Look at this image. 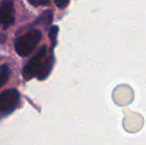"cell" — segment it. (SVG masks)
Listing matches in <instances>:
<instances>
[{
  "label": "cell",
  "mask_w": 146,
  "mask_h": 145,
  "mask_svg": "<svg viewBox=\"0 0 146 145\" xmlns=\"http://www.w3.org/2000/svg\"><path fill=\"white\" fill-rule=\"evenodd\" d=\"M28 2L34 6H43V5H49L50 0H28Z\"/></svg>",
  "instance_id": "cell-9"
},
{
  "label": "cell",
  "mask_w": 146,
  "mask_h": 145,
  "mask_svg": "<svg viewBox=\"0 0 146 145\" xmlns=\"http://www.w3.org/2000/svg\"><path fill=\"white\" fill-rule=\"evenodd\" d=\"M14 13L13 0H3L0 4V26L10 27L14 23Z\"/></svg>",
  "instance_id": "cell-4"
},
{
  "label": "cell",
  "mask_w": 146,
  "mask_h": 145,
  "mask_svg": "<svg viewBox=\"0 0 146 145\" xmlns=\"http://www.w3.org/2000/svg\"><path fill=\"white\" fill-rule=\"evenodd\" d=\"M42 39V33L39 30H33L21 36L15 41V51L19 56H28L36 48Z\"/></svg>",
  "instance_id": "cell-1"
},
{
  "label": "cell",
  "mask_w": 146,
  "mask_h": 145,
  "mask_svg": "<svg viewBox=\"0 0 146 145\" xmlns=\"http://www.w3.org/2000/svg\"><path fill=\"white\" fill-rule=\"evenodd\" d=\"M47 53V47L43 46L40 50L37 52V54L27 63L23 69V77L26 79H31L32 77H36L39 72V69L41 67V64L44 61V58Z\"/></svg>",
  "instance_id": "cell-3"
},
{
  "label": "cell",
  "mask_w": 146,
  "mask_h": 145,
  "mask_svg": "<svg viewBox=\"0 0 146 145\" xmlns=\"http://www.w3.org/2000/svg\"><path fill=\"white\" fill-rule=\"evenodd\" d=\"M54 1H55V4L57 5V7L65 8V7H67V6H68L70 0H54Z\"/></svg>",
  "instance_id": "cell-10"
},
{
  "label": "cell",
  "mask_w": 146,
  "mask_h": 145,
  "mask_svg": "<svg viewBox=\"0 0 146 145\" xmlns=\"http://www.w3.org/2000/svg\"><path fill=\"white\" fill-rule=\"evenodd\" d=\"M53 64H54V57L51 55L48 59H44V61L41 64V67L39 69V72L37 73L36 77L38 79H45L49 75L51 70H52Z\"/></svg>",
  "instance_id": "cell-5"
},
{
  "label": "cell",
  "mask_w": 146,
  "mask_h": 145,
  "mask_svg": "<svg viewBox=\"0 0 146 145\" xmlns=\"http://www.w3.org/2000/svg\"><path fill=\"white\" fill-rule=\"evenodd\" d=\"M58 31H59L58 26H52V27H51V29H50V32H49V37H50V39H51V42H52L53 47L56 46Z\"/></svg>",
  "instance_id": "cell-8"
},
{
  "label": "cell",
  "mask_w": 146,
  "mask_h": 145,
  "mask_svg": "<svg viewBox=\"0 0 146 145\" xmlns=\"http://www.w3.org/2000/svg\"><path fill=\"white\" fill-rule=\"evenodd\" d=\"M10 69L7 65H2L0 67V87H3L6 83V81L9 79Z\"/></svg>",
  "instance_id": "cell-6"
},
{
  "label": "cell",
  "mask_w": 146,
  "mask_h": 145,
  "mask_svg": "<svg viewBox=\"0 0 146 145\" xmlns=\"http://www.w3.org/2000/svg\"><path fill=\"white\" fill-rule=\"evenodd\" d=\"M52 19H53L52 11L47 10V11H45L44 13L37 19L36 24H44V25H48V24H50L51 22H52Z\"/></svg>",
  "instance_id": "cell-7"
},
{
  "label": "cell",
  "mask_w": 146,
  "mask_h": 145,
  "mask_svg": "<svg viewBox=\"0 0 146 145\" xmlns=\"http://www.w3.org/2000/svg\"><path fill=\"white\" fill-rule=\"evenodd\" d=\"M20 101V93L16 89L3 91L0 93V118L5 117L16 109Z\"/></svg>",
  "instance_id": "cell-2"
}]
</instances>
